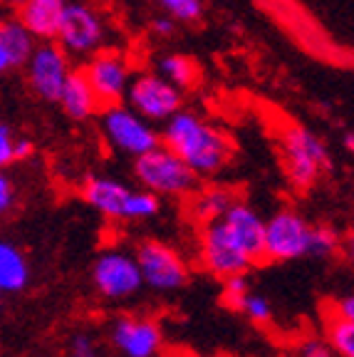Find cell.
<instances>
[{
    "instance_id": "cell-37",
    "label": "cell",
    "mask_w": 354,
    "mask_h": 357,
    "mask_svg": "<svg viewBox=\"0 0 354 357\" xmlns=\"http://www.w3.org/2000/svg\"><path fill=\"white\" fill-rule=\"evenodd\" d=\"M0 3H3V6H8V8H15V10H17V8L25 3V0H0Z\"/></svg>"
},
{
    "instance_id": "cell-14",
    "label": "cell",
    "mask_w": 354,
    "mask_h": 357,
    "mask_svg": "<svg viewBox=\"0 0 354 357\" xmlns=\"http://www.w3.org/2000/svg\"><path fill=\"white\" fill-rule=\"evenodd\" d=\"M231 241L253 263L263 261V234H266V221L250 204L245 201H233L231 208L218 218Z\"/></svg>"
},
{
    "instance_id": "cell-1",
    "label": "cell",
    "mask_w": 354,
    "mask_h": 357,
    "mask_svg": "<svg viewBox=\"0 0 354 357\" xmlns=\"http://www.w3.org/2000/svg\"><path fill=\"white\" fill-rule=\"evenodd\" d=\"M159 139L161 146L174 151L199 178L221 172L233 151L231 139L221 129L186 109H178L164 122Z\"/></svg>"
},
{
    "instance_id": "cell-10",
    "label": "cell",
    "mask_w": 354,
    "mask_h": 357,
    "mask_svg": "<svg viewBox=\"0 0 354 357\" xmlns=\"http://www.w3.org/2000/svg\"><path fill=\"white\" fill-rule=\"evenodd\" d=\"M30 89L45 102H57L67 77L72 73L70 55L57 43H38L33 55L25 62Z\"/></svg>"
},
{
    "instance_id": "cell-12",
    "label": "cell",
    "mask_w": 354,
    "mask_h": 357,
    "mask_svg": "<svg viewBox=\"0 0 354 357\" xmlns=\"http://www.w3.org/2000/svg\"><path fill=\"white\" fill-rule=\"evenodd\" d=\"M199 261L201 266L216 278H231V275H245L253 266L248 256L233 243L221 223L213 221L203 229L199 243Z\"/></svg>"
},
{
    "instance_id": "cell-20",
    "label": "cell",
    "mask_w": 354,
    "mask_h": 357,
    "mask_svg": "<svg viewBox=\"0 0 354 357\" xmlns=\"http://www.w3.org/2000/svg\"><path fill=\"white\" fill-rule=\"evenodd\" d=\"M233 201L238 199L228 186H206L191 201V216L199 223H203V226H208V223L218 221L231 208Z\"/></svg>"
},
{
    "instance_id": "cell-30",
    "label": "cell",
    "mask_w": 354,
    "mask_h": 357,
    "mask_svg": "<svg viewBox=\"0 0 354 357\" xmlns=\"http://www.w3.org/2000/svg\"><path fill=\"white\" fill-rule=\"evenodd\" d=\"M15 199H17V194H15L13 178L6 174V169H0V216L15 206Z\"/></svg>"
},
{
    "instance_id": "cell-21",
    "label": "cell",
    "mask_w": 354,
    "mask_h": 357,
    "mask_svg": "<svg viewBox=\"0 0 354 357\" xmlns=\"http://www.w3.org/2000/svg\"><path fill=\"white\" fill-rule=\"evenodd\" d=\"M0 38H3V45H6L8 60H10V70L25 67V62H28L30 55H33L38 40L22 28L17 17L0 20Z\"/></svg>"
},
{
    "instance_id": "cell-15",
    "label": "cell",
    "mask_w": 354,
    "mask_h": 357,
    "mask_svg": "<svg viewBox=\"0 0 354 357\" xmlns=\"http://www.w3.org/2000/svg\"><path fill=\"white\" fill-rule=\"evenodd\" d=\"M67 0H25L17 8V20L38 43H55Z\"/></svg>"
},
{
    "instance_id": "cell-31",
    "label": "cell",
    "mask_w": 354,
    "mask_h": 357,
    "mask_svg": "<svg viewBox=\"0 0 354 357\" xmlns=\"http://www.w3.org/2000/svg\"><path fill=\"white\" fill-rule=\"evenodd\" d=\"M334 352L330 350L327 340H320V337H310L305 340L302 347H300V357H332Z\"/></svg>"
},
{
    "instance_id": "cell-33",
    "label": "cell",
    "mask_w": 354,
    "mask_h": 357,
    "mask_svg": "<svg viewBox=\"0 0 354 357\" xmlns=\"http://www.w3.org/2000/svg\"><path fill=\"white\" fill-rule=\"evenodd\" d=\"M33 142L30 139H22V137H17L15 139V162H22V159H30L33 156Z\"/></svg>"
},
{
    "instance_id": "cell-4",
    "label": "cell",
    "mask_w": 354,
    "mask_h": 357,
    "mask_svg": "<svg viewBox=\"0 0 354 357\" xmlns=\"http://www.w3.org/2000/svg\"><path fill=\"white\" fill-rule=\"evenodd\" d=\"M127 107L137 112L139 117L149 124H164L174 117L183 105V97L174 84L161 79L156 73H139L129 79L127 87Z\"/></svg>"
},
{
    "instance_id": "cell-25",
    "label": "cell",
    "mask_w": 354,
    "mask_h": 357,
    "mask_svg": "<svg viewBox=\"0 0 354 357\" xmlns=\"http://www.w3.org/2000/svg\"><path fill=\"white\" fill-rule=\"evenodd\" d=\"M161 10L176 22H199L203 17V0H154Z\"/></svg>"
},
{
    "instance_id": "cell-5",
    "label": "cell",
    "mask_w": 354,
    "mask_h": 357,
    "mask_svg": "<svg viewBox=\"0 0 354 357\" xmlns=\"http://www.w3.org/2000/svg\"><path fill=\"white\" fill-rule=\"evenodd\" d=\"M102 132L119 154L134 156V159L161 144L154 124L141 119L137 112L124 105H111L102 109Z\"/></svg>"
},
{
    "instance_id": "cell-11",
    "label": "cell",
    "mask_w": 354,
    "mask_h": 357,
    "mask_svg": "<svg viewBox=\"0 0 354 357\" xmlns=\"http://www.w3.org/2000/svg\"><path fill=\"white\" fill-rule=\"evenodd\" d=\"M82 75L92 87V92L97 95V100H100L102 109L111 105H122L129 79H132V70H129V62L122 52L97 50L89 57Z\"/></svg>"
},
{
    "instance_id": "cell-35",
    "label": "cell",
    "mask_w": 354,
    "mask_h": 357,
    "mask_svg": "<svg viewBox=\"0 0 354 357\" xmlns=\"http://www.w3.org/2000/svg\"><path fill=\"white\" fill-rule=\"evenodd\" d=\"M8 70H10V60H8L6 45H3V38H0V75L8 73Z\"/></svg>"
},
{
    "instance_id": "cell-6",
    "label": "cell",
    "mask_w": 354,
    "mask_h": 357,
    "mask_svg": "<svg viewBox=\"0 0 354 357\" xmlns=\"http://www.w3.org/2000/svg\"><path fill=\"white\" fill-rule=\"evenodd\" d=\"M137 266L144 285L159 293H171V290H181L188 283V266L181 258L176 248H171L164 241H141L137 245Z\"/></svg>"
},
{
    "instance_id": "cell-16",
    "label": "cell",
    "mask_w": 354,
    "mask_h": 357,
    "mask_svg": "<svg viewBox=\"0 0 354 357\" xmlns=\"http://www.w3.org/2000/svg\"><path fill=\"white\" fill-rule=\"evenodd\" d=\"M127 196H129V186L109 176H92L82 186V199L100 216L111 218V221H122Z\"/></svg>"
},
{
    "instance_id": "cell-18",
    "label": "cell",
    "mask_w": 354,
    "mask_h": 357,
    "mask_svg": "<svg viewBox=\"0 0 354 357\" xmlns=\"http://www.w3.org/2000/svg\"><path fill=\"white\" fill-rule=\"evenodd\" d=\"M30 283V263L10 241H0V293H20Z\"/></svg>"
},
{
    "instance_id": "cell-8",
    "label": "cell",
    "mask_w": 354,
    "mask_h": 357,
    "mask_svg": "<svg viewBox=\"0 0 354 357\" xmlns=\"http://www.w3.org/2000/svg\"><path fill=\"white\" fill-rule=\"evenodd\" d=\"M92 283L102 298L107 301H124V298L137 296L144 280L139 273L134 253L119 251H102L92 266Z\"/></svg>"
},
{
    "instance_id": "cell-3",
    "label": "cell",
    "mask_w": 354,
    "mask_h": 357,
    "mask_svg": "<svg viewBox=\"0 0 354 357\" xmlns=\"http://www.w3.org/2000/svg\"><path fill=\"white\" fill-rule=\"evenodd\" d=\"M134 176L139 178L141 189L151 191L154 196H171V199L188 196L199 184V176L174 151L161 144L134 159Z\"/></svg>"
},
{
    "instance_id": "cell-38",
    "label": "cell",
    "mask_w": 354,
    "mask_h": 357,
    "mask_svg": "<svg viewBox=\"0 0 354 357\" xmlns=\"http://www.w3.org/2000/svg\"><path fill=\"white\" fill-rule=\"evenodd\" d=\"M0 305H3V293H0Z\"/></svg>"
},
{
    "instance_id": "cell-34",
    "label": "cell",
    "mask_w": 354,
    "mask_h": 357,
    "mask_svg": "<svg viewBox=\"0 0 354 357\" xmlns=\"http://www.w3.org/2000/svg\"><path fill=\"white\" fill-rule=\"evenodd\" d=\"M337 318L354 320V298L352 296H344L342 301L337 303Z\"/></svg>"
},
{
    "instance_id": "cell-19",
    "label": "cell",
    "mask_w": 354,
    "mask_h": 357,
    "mask_svg": "<svg viewBox=\"0 0 354 357\" xmlns=\"http://www.w3.org/2000/svg\"><path fill=\"white\" fill-rule=\"evenodd\" d=\"M156 75L161 79H167L169 84H174L178 92H183V89H191L199 84L201 67L194 57L183 55V52H169L156 65Z\"/></svg>"
},
{
    "instance_id": "cell-2",
    "label": "cell",
    "mask_w": 354,
    "mask_h": 357,
    "mask_svg": "<svg viewBox=\"0 0 354 357\" xmlns=\"http://www.w3.org/2000/svg\"><path fill=\"white\" fill-rule=\"evenodd\" d=\"M282 167L295 189H310L320 174L330 169L327 144L302 124H285L277 134Z\"/></svg>"
},
{
    "instance_id": "cell-9",
    "label": "cell",
    "mask_w": 354,
    "mask_h": 357,
    "mask_svg": "<svg viewBox=\"0 0 354 357\" xmlns=\"http://www.w3.org/2000/svg\"><path fill=\"white\" fill-rule=\"evenodd\" d=\"M55 43L67 55H94L105 43V22L92 6L67 3Z\"/></svg>"
},
{
    "instance_id": "cell-17",
    "label": "cell",
    "mask_w": 354,
    "mask_h": 357,
    "mask_svg": "<svg viewBox=\"0 0 354 357\" xmlns=\"http://www.w3.org/2000/svg\"><path fill=\"white\" fill-rule=\"evenodd\" d=\"M57 105H60L62 112H65L70 119H75V122L92 119L94 114L102 112L100 100H97V95L92 92L87 79H84L82 70H72V73H70V77H67L65 87H62V92H60Z\"/></svg>"
},
{
    "instance_id": "cell-24",
    "label": "cell",
    "mask_w": 354,
    "mask_h": 357,
    "mask_svg": "<svg viewBox=\"0 0 354 357\" xmlns=\"http://www.w3.org/2000/svg\"><path fill=\"white\" fill-rule=\"evenodd\" d=\"M339 248V234L327 226V223H320V226H310V243H307V256L315 258H327L334 256Z\"/></svg>"
},
{
    "instance_id": "cell-23",
    "label": "cell",
    "mask_w": 354,
    "mask_h": 357,
    "mask_svg": "<svg viewBox=\"0 0 354 357\" xmlns=\"http://www.w3.org/2000/svg\"><path fill=\"white\" fill-rule=\"evenodd\" d=\"M327 345L334 355L354 357V320H344L334 315L330 330H327Z\"/></svg>"
},
{
    "instance_id": "cell-28",
    "label": "cell",
    "mask_w": 354,
    "mask_h": 357,
    "mask_svg": "<svg viewBox=\"0 0 354 357\" xmlns=\"http://www.w3.org/2000/svg\"><path fill=\"white\" fill-rule=\"evenodd\" d=\"M70 357H102V345L92 333H75L67 345Z\"/></svg>"
},
{
    "instance_id": "cell-13",
    "label": "cell",
    "mask_w": 354,
    "mask_h": 357,
    "mask_svg": "<svg viewBox=\"0 0 354 357\" xmlns=\"http://www.w3.org/2000/svg\"><path fill=\"white\" fill-rule=\"evenodd\" d=\"M109 342L122 357H156L164 347V330L146 315H122L111 323Z\"/></svg>"
},
{
    "instance_id": "cell-22",
    "label": "cell",
    "mask_w": 354,
    "mask_h": 357,
    "mask_svg": "<svg viewBox=\"0 0 354 357\" xmlns=\"http://www.w3.org/2000/svg\"><path fill=\"white\" fill-rule=\"evenodd\" d=\"M159 211H161L159 196H154L146 189H129V196L124 201L122 221H146V218H154Z\"/></svg>"
},
{
    "instance_id": "cell-29",
    "label": "cell",
    "mask_w": 354,
    "mask_h": 357,
    "mask_svg": "<svg viewBox=\"0 0 354 357\" xmlns=\"http://www.w3.org/2000/svg\"><path fill=\"white\" fill-rule=\"evenodd\" d=\"M15 134L8 124H0V169L15 164Z\"/></svg>"
},
{
    "instance_id": "cell-27",
    "label": "cell",
    "mask_w": 354,
    "mask_h": 357,
    "mask_svg": "<svg viewBox=\"0 0 354 357\" xmlns=\"http://www.w3.org/2000/svg\"><path fill=\"white\" fill-rule=\"evenodd\" d=\"M240 312H245V318L255 325H266L272 320V305L266 296H258V293H248Z\"/></svg>"
},
{
    "instance_id": "cell-36",
    "label": "cell",
    "mask_w": 354,
    "mask_h": 357,
    "mask_svg": "<svg viewBox=\"0 0 354 357\" xmlns=\"http://www.w3.org/2000/svg\"><path fill=\"white\" fill-rule=\"evenodd\" d=\"M344 149L354 151V134H352V129H349V132H344Z\"/></svg>"
},
{
    "instance_id": "cell-7",
    "label": "cell",
    "mask_w": 354,
    "mask_h": 357,
    "mask_svg": "<svg viewBox=\"0 0 354 357\" xmlns=\"http://www.w3.org/2000/svg\"><path fill=\"white\" fill-rule=\"evenodd\" d=\"M307 243H310V223L305 221L302 213L280 208L266 221V234H263L266 261H298L307 256Z\"/></svg>"
},
{
    "instance_id": "cell-32",
    "label": "cell",
    "mask_w": 354,
    "mask_h": 357,
    "mask_svg": "<svg viewBox=\"0 0 354 357\" xmlns=\"http://www.w3.org/2000/svg\"><path fill=\"white\" fill-rule=\"evenodd\" d=\"M151 33L159 35V38H171L176 33V20L169 15H159L151 20Z\"/></svg>"
},
{
    "instance_id": "cell-26",
    "label": "cell",
    "mask_w": 354,
    "mask_h": 357,
    "mask_svg": "<svg viewBox=\"0 0 354 357\" xmlns=\"http://www.w3.org/2000/svg\"><path fill=\"white\" fill-rule=\"evenodd\" d=\"M248 293H250V285H248V278H245V275H231V278H223L221 301L226 307L240 312V307H243Z\"/></svg>"
}]
</instances>
